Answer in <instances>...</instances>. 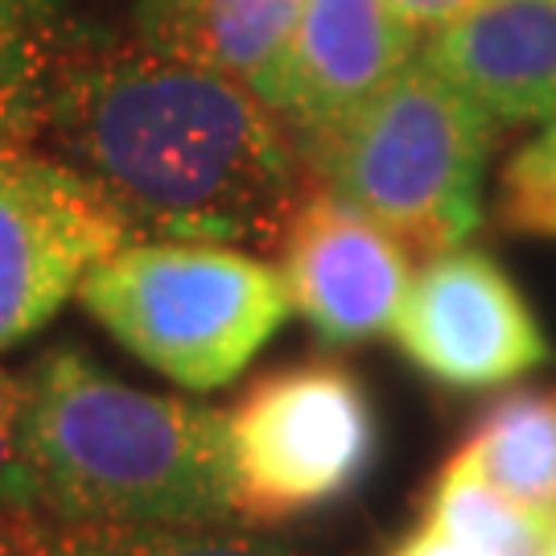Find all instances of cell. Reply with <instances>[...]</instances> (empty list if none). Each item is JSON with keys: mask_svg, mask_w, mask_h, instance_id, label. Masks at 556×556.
<instances>
[{"mask_svg": "<svg viewBox=\"0 0 556 556\" xmlns=\"http://www.w3.org/2000/svg\"><path fill=\"white\" fill-rule=\"evenodd\" d=\"M425 528L478 556H548L553 523L498 495L462 457H450L429 495Z\"/></svg>", "mask_w": 556, "mask_h": 556, "instance_id": "5bb4252c", "label": "cell"}, {"mask_svg": "<svg viewBox=\"0 0 556 556\" xmlns=\"http://www.w3.org/2000/svg\"><path fill=\"white\" fill-rule=\"evenodd\" d=\"M25 507L66 528L227 523V417L119 383L71 346L21 379Z\"/></svg>", "mask_w": 556, "mask_h": 556, "instance_id": "7a4b0ae2", "label": "cell"}, {"mask_svg": "<svg viewBox=\"0 0 556 556\" xmlns=\"http://www.w3.org/2000/svg\"><path fill=\"white\" fill-rule=\"evenodd\" d=\"M132 239L273 243L305 199L285 119L153 46H71L41 137Z\"/></svg>", "mask_w": 556, "mask_h": 556, "instance_id": "6da1fadb", "label": "cell"}, {"mask_svg": "<svg viewBox=\"0 0 556 556\" xmlns=\"http://www.w3.org/2000/svg\"><path fill=\"white\" fill-rule=\"evenodd\" d=\"M128 239L62 161L34 144L0 149V351L41 330Z\"/></svg>", "mask_w": 556, "mask_h": 556, "instance_id": "8992f818", "label": "cell"}, {"mask_svg": "<svg viewBox=\"0 0 556 556\" xmlns=\"http://www.w3.org/2000/svg\"><path fill=\"white\" fill-rule=\"evenodd\" d=\"M498 215L511 231L556 239V119L507 161Z\"/></svg>", "mask_w": 556, "mask_h": 556, "instance_id": "2e32d148", "label": "cell"}, {"mask_svg": "<svg viewBox=\"0 0 556 556\" xmlns=\"http://www.w3.org/2000/svg\"><path fill=\"white\" fill-rule=\"evenodd\" d=\"M548 556H556V523H553V540H548Z\"/></svg>", "mask_w": 556, "mask_h": 556, "instance_id": "44dd1931", "label": "cell"}, {"mask_svg": "<svg viewBox=\"0 0 556 556\" xmlns=\"http://www.w3.org/2000/svg\"><path fill=\"white\" fill-rule=\"evenodd\" d=\"M420 59L495 124L556 119V0H482L429 34Z\"/></svg>", "mask_w": 556, "mask_h": 556, "instance_id": "30bf717a", "label": "cell"}, {"mask_svg": "<svg viewBox=\"0 0 556 556\" xmlns=\"http://www.w3.org/2000/svg\"><path fill=\"white\" fill-rule=\"evenodd\" d=\"M79 301L132 355L194 392L236 379L293 309L280 268L190 239H128L83 277Z\"/></svg>", "mask_w": 556, "mask_h": 556, "instance_id": "277c9868", "label": "cell"}, {"mask_svg": "<svg viewBox=\"0 0 556 556\" xmlns=\"http://www.w3.org/2000/svg\"><path fill=\"white\" fill-rule=\"evenodd\" d=\"M46 556H298L273 540L231 532L223 523H144V528H66L50 532Z\"/></svg>", "mask_w": 556, "mask_h": 556, "instance_id": "9a60e30c", "label": "cell"}, {"mask_svg": "<svg viewBox=\"0 0 556 556\" xmlns=\"http://www.w3.org/2000/svg\"><path fill=\"white\" fill-rule=\"evenodd\" d=\"M277 243L289 301L326 342L351 346L392 330L413 264L379 223L318 186L305 190Z\"/></svg>", "mask_w": 556, "mask_h": 556, "instance_id": "ba28073f", "label": "cell"}, {"mask_svg": "<svg viewBox=\"0 0 556 556\" xmlns=\"http://www.w3.org/2000/svg\"><path fill=\"white\" fill-rule=\"evenodd\" d=\"M50 532L41 528L34 511L0 507V556H46Z\"/></svg>", "mask_w": 556, "mask_h": 556, "instance_id": "d6986e66", "label": "cell"}, {"mask_svg": "<svg viewBox=\"0 0 556 556\" xmlns=\"http://www.w3.org/2000/svg\"><path fill=\"white\" fill-rule=\"evenodd\" d=\"M0 507H25L21 482V379L0 371Z\"/></svg>", "mask_w": 556, "mask_h": 556, "instance_id": "e0dca14e", "label": "cell"}, {"mask_svg": "<svg viewBox=\"0 0 556 556\" xmlns=\"http://www.w3.org/2000/svg\"><path fill=\"white\" fill-rule=\"evenodd\" d=\"M305 0H137L144 46L211 66L280 116Z\"/></svg>", "mask_w": 556, "mask_h": 556, "instance_id": "8fae6325", "label": "cell"}, {"mask_svg": "<svg viewBox=\"0 0 556 556\" xmlns=\"http://www.w3.org/2000/svg\"><path fill=\"white\" fill-rule=\"evenodd\" d=\"M491 140L495 119L417 54L301 161L404 252L433 260L475 236Z\"/></svg>", "mask_w": 556, "mask_h": 556, "instance_id": "3957f363", "label": "cell"}, {"mask_svg": "<svg viewBox=\"0 0 556 556\" xmlns=\"http://www.w3.org/2000/svg\"><path fill=\"white\" fill-rule=\"evenodd\" d=\"M379 420L355 371L309 363L248 388L227 417L231 498L248 519L334 503L371 470Z\"/></svg>", "mask_w": 556, "mask_h": 556, "instance_id": "5b68a950", "label": "cell"}, {"mask_svg": "<svg viewBox=\"0 0 556 556\" xmlns=\"http://www.w3.org/2000/svg\"><path fill=\"white\" fill-rule=\"evenodd\" d=\"M392 556H478V553L462 548L454 540H445L441 532H433V528H420V532H413Z\"/></svg>", "mask_w": 556, "mask_h": 556, "instance_id": "ffe728a7", "label": "cell"}, {"mask_svg": "<svg viewBox=\"0 0 556 556\" xmlns=\"http://www.w3.org/2000/svg\"><path fill=\"white\" fill-rule=\"evenodd\" d=\"M392 338L425 376L450 388H498L548 358L523 293L475 248L441 252L420 268Z\"/></svg>", "mask_w": 556, "mask_h": 556, "instance_id": "52a82bcc", "label": "cell"}, {"mask_svg": "<svg viewBox=\"0 0 556 556\" xmlns=\"http://www.w3.org/2000/svg\"><path fill=\"white\" fill-rule=\"evenodd\" d=\"M66 50L59 0H0V149L38 144Z\"/></svg>", "mask_w": 556, "mask_h": 556, "instance_id": "4fadbf2b", "label": "cell"}, {"mask_svg": "<svg viewBox=\"0 0 556 556\" xmlns=\"http://www.w3.org/2000/svg\"><path fill=\"white\" fill-rule=\"evenodd\" d=\"M417 46L420 34L383 0H305L280 103L298 153L358 116L417 62Z\"/></svg>", "mask_w": 556, "mask_h": 556, "instance_id": "9c48e42d", "label": "cell"}, {"mask_svg": "<svg viewBox=\"0 0 556 556\" xmlns=\"http://www.w3.org/2000/svg\"><path fill=\"white\" fill-rule=\"evenodd\" d=\"M457 457L498 495L556 523V396L511 392L486 408Z\"/></svg>", "mask_w": 556, "mask_h": 556, "instance_id": "7c38bea8", "label": "cell"}, {"mask_svg": "<svg viewBox=\"0 0 556 556\" xmlns=\"http://www.w3.org/2000/svg\"><path fill=\"white\" fill-rule=\"evenodd\" d=\"M392 13H396L404 25H413V29H429V34H438L445 25H454L457 17H466L470 9H478L482 0H383Z\"/></svg>", "mask_w": 556, "mask_h": 556, "instance_id": "ac0fdd59", "label": "cell"}]
</instances>
